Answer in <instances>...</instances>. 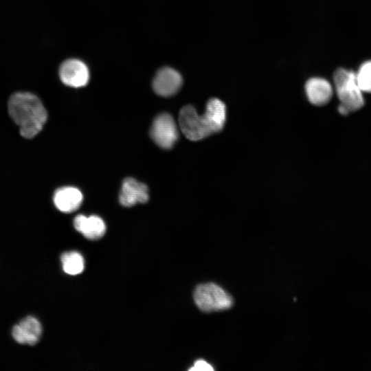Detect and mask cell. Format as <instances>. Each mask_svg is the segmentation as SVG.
I'll return each mask as SVG.
<instances>
[{
	"label": "cell",
	"mask_w": 371,
	"mask_h": 371,
	"mask_svg": "<svg viewBox=\"0 0 371 371\" xmlns=\"http://www.w3.org/2000/svg\"><path fill=\"white\" fill-rule=\"evenodd\" d=\"M226 121V106L218 98L210 99L203 115L198 114L192 105L183 106L178 122L182 133L191 141H199L221 131Z\"/></svg>",
	"instance_id": "obj_1"
},
{
	"label": "cell",
	"mask_w": 371,
	"mask_h": 371,
	"mask_svg": "<svg viewBox=\"0 0 371 371\" xmlns=\"http://www.w3.org/2000/svg\"><path fill=\"white\" fill-rule=\"evenodd\" d=\"M8 108L11 118L19 126L21 135L27 139L38 134L47 119V111L40 99L29 92L12 94Z\"/></svg>",
	"instance_id": "obj_2"
},
{
	"label": "cell",
	"mask_w": 371,
	"mask_h": 371,
	"mask_svg": "<svg viewBox=\"0 0 371 371\" xmlns=\"http://www.w3.org/2000/svg\"><path fill=\"white\" fill-rule=\"evenodd\" d=\"M333 80L339 104L349 113L357 111L363 106V92L358 85L356 73L339 68L334 74Z\"/></svg>",
	"instance_id": "obj_3"
},
{
	"label": "cell",
	"mask_w": 371,
	"mask_h": 371,
	"mask_svg": "<svg viewBox=\"0 0 371 371\" xmlns=\"http://www.w3.org/2000/svg\"><path fill=\"white\" fill-rule=\"evenodd\" d=\"M194 300L200 310L207 313L228 309L234 302L229 293L212 282L198 285L194 291Z\"/></svg>",
	"instance_id": "obj_4"
},
{
	"label": "cell",
	"mask_w": 371,
	"mask_h": 371,
	"mask_svg": "<svg viewBox=\"0 0 371 371\" xmlns=\"http://www.w3.org/2000/svg\"><path fill=\"white\" fill-rule=\"evenodd\" d=\"M150 135L155 143L164 149H170L178 139L177 126L168 113L159 114L154 120Z\"/></svg>",
	"instance_id": "obj_5"
},
{
	"label": "cell",
	"mask_w": 371,
	"mask_h": 371,
	"mask_svg": "<svg viewBox=\"0 0 371 371\" xmlns=\"http://www.w3.org/2000/svg\"><path fill=\"white\" fill-rule=\"evenodd\" d=\"M61 81L67 86L79 88L85 86L89 80V70L82 60L75 58L64 61L59 69Z\"/></svg>",
	"instance_id": "obj_6"
},
{
	"label": "cell",
	"mask_w": 371,
	"mask_h": 371,
	"mask_svg": "<svg viewBox=\"0 0 371 371\" xmlns=\"http://www.w3.org/2000/svg\"><path fill=\"white\" fill-rule=\"evenodd\" d=\"M182 83V77L177 71L170 67H163L156 73L152 85L157 95L169 97L180 89Z\"/></svg>",
	"instance_id": "obj_7"
},
{
	"label": "cell",
	"mask_w": 371,
	"mask_h": 371,
	"mask_svg": "<svg viewBox=\"0 0 371 371\" xmlns=\"http://www.w3.org/2000/svg\"><path fill=\"white\" fill-rule=\"evenodd\" d=\"M148 199V188L146 184L131 177L123 181L119 196L121 205L131 207L137 203H144Z\"/></svg>",
	"instance_id": "obj_8"
},
{
	"label": "cell",
	"mask_w": 371,
	"mask_h": 371,
	"mask_svg": "<svg viewBox=\"0 0 371 371\" xmlns=\"http://www.w3.org/2000/svg\"><path fill=\"white\" fill-rule=\"evenodd\" d=\"M42 334V326L34 317L28 316L14 326L12 335L14 339L21 344L35 345Z\"/></svg>",
	"instance_id": "obj_9"
},
{
	"label": "cell",
	"mask_w": 371,
	"mask_h": 371,
	"mask_svg": "<svg viewBox=\"0 0 371 371\" xmlns=\"http://www.w3.org/2000/svg\"><path fill=\"white\" fill-rule=\"evenodd\" d=\"M305 93L308 101L315 106H323L331 99L333 89L330 83L323 78L313 77L304 85Z\"/></svg>",
	"instance_id": "obj_10"
},
{
	"label": "cell",
	"mask_w": 371,
	"mask_h": 371,
	"mask_svg": "<svg viewBox=\"0 0 371 371\" xmlns=\"http://www.w3.org/2000/svg\"><path fill=\"white\" fill-rule=\"evenodd\" d=\"M74 226L78 232L90 240L100 238L106 232L104 221L95 215L89 216L77 215L74 220Z\"/></svg>",
	"instance_id": "obj_11"
},
{
	"label": "cell",
	"mask_w": 371,
	"mask_h": 371,
	"mask_svg": "<svg viewBox=\"0 0 371 371\" xmlns=\"http://www.w3.org/2000/svg\"><path fill=\"white\" fill-rule=\"evenodd\" d=\"M83 200L82 192L76 188L65 186L58 189L54 195V203L58 210L71 213L79 208Z\"/></svg>",
	"instance_id": "obj_12"
},
{
	"label": "cell",
	"mask_w": 371,
	"mask_h": 371,
	"mask_svg": "<svg viewBox=\"0 0 371 371\" xmlns=\"http://www.w3.org/2000/svg\"><path fill=\"white\" fill-rule=\"evenodd\" d=\"M61 262L64 271L67 274L75 276L84 270V258L78 252L69 251L63 254Z\"/></svg>",
	"instance_id": "obj_13"
},
{
	"label": "cell",
	"mask_w": 371,
	"mask_h": 371,
	"mask_svg": "<svg viewBox=\"0 0 371 371\" xmlns=\"http://www.w3.org/2000/svg\"><path fill=\"white\" fill-rule=\"evenodd\" d=\"M359 87L363 92L371 93V60L363 63L356 73Z\"/></svg>",
	"instance_id": "obj_14"
},
{
	"label": "cell",
	"mask_w": 371,
	"mask_h": 371,
	"mask_svg": "<svg viewBox=\"0 0 371 371\" xmlns=\"http://www.w3.org/2000/svg\"><path fill=\"white\" fill-rule=\"evenodd\" d=\"M190 371H211L214 368L207 361L203 359L196 361L194 366L189 369Z\"/></svg>",
	"instance_id": "obj_15"
}]
</instances>
